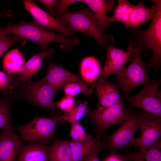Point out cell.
Listing matches in <instances>:
<instances>
[{"label":"cell","instance_id":"cell-1","mask_svg":"<svg viewBox=\"0 0 161 161\" xmlns=\"http://www.w3.org/2000/svg\"><path fill=\"white\" fill-rule=\"evenodd\" d=\"M156 6L154 18L145 30L133 29L130 32L128 47L139 48L143 50H151L153 56L151 60L144 64L146 67L157 69L161 62V0H152Z\"/></svg>","mask_w":161,"mask_h":161},{"label":"cell","instance_id":"cell-2","mask_svg":"<svg viewBox=\"0 0 161 161\" xmlns=\"http://www.w3.org/2000/svg\"><path fill=\"white\" fill-rule=\"evenodd\" d=\"M2 28L7 34H12L35 43L39 46L40 52L49 49V45L53 42L59 43L61 49L70 51L80 41L76 37L72 39L64 38L56 34L53 31L44 29L34 20L27 22L22 20L15 24L8 23Z\"/></svg>","mask_w":161,"mask_h":161},{"label":"cell","instance_id":"cell-3","mask_svg":"<svg viewBox=\"0 0 161 161\" xmlns=\"http://www.w3.org/2000/svg\"><path fill=\"white\" fill-rule=\"evenodd\" d=\"M56 18L68 25L74 32H80L90 36L103 49L106 50L114 44L113 37L104 32L88 8L65 12Z\"/></svg>","mask_w":161,"mask_h":161},{"label":"cell","instance_id":"cell-4","mask_svg":"<svg viewBox=\"0 0 161 161\" xmlns=\"http://www.w3.org/2000/svg\"><path fill=\"white\" fill-rule=\"evenodd\" d=\"M63 121V115L52 117L36 116L27 123L16 128V130L24 141L46 144L55 138L56 126Z\"/></svg>","mask_w":161,"mask_h":161},{"label":"cell","instance_id":"cell-5","mask_svg":"<svg viewBox=\"0 0 161 161\" xmlns=\"http://www.w3.org/2000/svg\"><path fill=\"white\" fill-rule=\"evenodd\" d=\"M129 109L128 115L116 131L109 135L106 134L102 135L101 142L102 148L112 152L123 147L134 146L135 134L140 128L139 112H135L131 107Z\"/></svg>","mask_w":161,"mask_h":161},{"label":"cell","instance_id":"cell-6","mask_svg":"<svg viewBox=\"0 0 161 161\" xmlns=\"http://www.w3.org/2000/svg\"><path fill=\"white\" fill-rule=\"evenodd\" d=\"M127 48L132 50L131 56L134 58L130 64L125 67L116 78L118 86L126 95L134 88L151 83L153 81L149 79L146 67L142 61L141 49L137 48L128 47Z\"/></svg>","mask_w":161,"mask_h":161},{"label":"cell","instance_id":"cell-7","mask_svg":"<svg viewBox=\"0 0 161 161\" xmlns=\"http://www.w3.org/2000/svg\"><path fill=\"white\" fill-rule=\"evenodd\" d=\"M129 113L123 100L106 109H98L89 111L85 116L93 123L96 137L101 138L107 129L115 124H120Z\"/></svg>","mask_w":161,"mask_h":161},{"label":"cell","instance_id":"cell-8","mask_svg":"<svg viewBox=\"0 0 161 161\" xmlns=\"http://www.w3.org/2000/svg\"><path fill=\"white\" fill-rule=\"evenodd\" d=\"M160 80H153L146 83L139 93L132 96H126L124 99L131 108L141 109L152 114L161 117V92L158 90Z\"/></svg>","mask_w":161,"mask_h":161},{"label":"cell","instance_id":"cell-9","mask_svg":"<svg viewBox=\"0 0 161 161\" xmlns=\"http://www.w3.org/2000/svg\"><path fill=\"white\" fill-rule=\"evenodd\" d=\"M22 2L25 9L42 29L55 31L64 38L75 35V32L66 24L46 12L33 1L24 0Z\"/></svg>","mask_w":161,"mask_h":161},{"label":"cell","instance_id":"cell-10","mask_svg":"<svg viewBox=\"0 0 161 161\" xmlns=\"http://www.w3.org/2000/svg\"><path fill=\"white\" fill-rule=\"evenodd\" d=\"M139 119L141 134L136 139L134 146H137L139 151H142L160 138L161 117L143 110L139 112Z\"/></svg>","mask_w":161,"mask_h":161},{"label":"cell","instance_id":"cell-11","mask_svg":"<svg viewBox=\"0 0 161 161\" xmlns=\"http://www.w3.org/2000/svg\"><path fill=\"white\" fill-rule=\"evenodd\" d=\"M24 87L26 99L32 104L44 109H54L55 103L53 97L57 91L48 83L41 80L37 82H27Z\"/></svg>","mask_w":161,"mask_h":161},{"label":"cell","instance_id":"cell-12","mask_svg":"<svg viewBox=\"0 0 161 161\" xmlns=\"http://www.w3.org/2000/svg\"><path fill=\"white\" fill-rule=\"evenodd\" d=\"M106 50V61L98 80H105L111 74L118 75L124 68L125 64L131 60L132 50L130 49L127 48V51H124L112 45L109 46Z\"/></svg>","mask_w":161,"mask_h":161},{"label":"cell","instance_id":"cell-13","mask_svg":"<svg viewBox=\"0 0 161 161\" xmlns=\"http://www.w3.org/2000/svg\"><path fill=\"white\" fill-rule=\"evenodd\" d=\"M22 141L13 129L0 134V161H16Z\"/></svg>","mask_w":161,"mask_h":161},{"label":"cell","instance_id":"cell-14","mask_svg":"<svg viewBox=\"0 0 161 161\" xmlns=\"http://www.w3.org/2000/svg\"><path fill=\"white\" fill-rule=\"evenodd\" d=\"M41 80L48 83L57 91L68 82L83 80L80 76L52 62L49 63L47 74Z\"/></svg>","mask_w":161,"mask_h":161},{"label":"cell","instance_id":"cell-15","mask_svg":"<svg viewBox=\"0 0 161 161\" xmlns=\"http://www.w3.org/2000/svg\"><path fill=\"white\" fill-rule=\"evenodd\" d=\"M96 90L98 99L97 109L109 108L122 100L118 87L114 83L105 80H97L92 86Z\"/></svg>","mask_w":161,"mask_h":161},{"label":"cell","instance_id":"cell-16","mask_svg":"<svg viewBox=\"0 0 161 161\" xmlns=\"http://www.w3.org/2000/svg\"><path fill=\"white\" fill-rule=\"evenodd\" d=\"M54 52V49L50 48L32 56L26 62L21 72L13 75L16 86L27 82L36 72L42 69L44 60L47 58H50Z\"/></svg>","mask_w":161,"mask_h":161},{"label":"cell","instance_id":"cell-17","mask_svg":"<svg viewBox=\"0 0 161 161\" xmlns=\"http://www.w3.org/2000/svg\"><path fill=\"white\" fill-rule=\"evenodd\" d=\"M156 10V6L153 5L150 8L145 5L143 1H140L135 6L129 17L125 29L130 28L134 29H140L143 24L152 20L154 17Z\"/></svg>","mask_w":161,"mask_h":161},{"label":"cell","instance_id":"cell-18","mask_svg":"<svg viewBox=\"0 0 161 161\" xmlns=\"http://www.w3.org/2000/svg\"><path fill=\"white\" fill-rule=\"evenodd\" d=\"M48 148L46 144L34 142L22 145L16 161H48Z\"/></svg>","mask_w":161,"mask_h":161},{"label":"cell","instance_id":"cell-19","mask_svg":"<svg viewBox=\"0 0 161 161\" xmlns=\"http://www.w3.org/2000/svg\"><path fill=\"white\" fill-rule=\"evenodd\" d=\"M85 3L89 8L92 10L93 14L99 24L103 30L109 26L107 22V12L113 11L114 7V1L113 0H84Z\"/></svg>","mask_w":161,"mask_h":161},{"label":"cell","instance_id":"cell-20","mask_svg":"<svg viewBox=\"0 0 161 161\" xmlns=\"http://www.w3.org/2000/svg\"><path fill=\"white\" fill-rule=\"evenodd\" d=\"M119 156L124 161H161V138L143 151Z\"/></svg>","mask_w":161,"mask_h":161},{"label":"cell","instance_id":"cell-21","mask_svg":"<svg viewBox=\"0 0 161 161\" xmlns=\"http://www.w3.org/2000/svg\"><path fill=\"white\" fill-rule=\"evenodd\" d=\"M26 63L25 59L20 51L17 49H14L4 56L2 66L5 72L13 75L21 72Z\"/></svg>","mask_w":161,"mask_h":161},{"label":"cell","instance_id":"cell-22","mask_svg":"<svg viewBox=\"0 0 161 161\" xmlns=\"http://www.w3.org/2000/svg\"><path fill=\"white\" fill-rule=\"evenodd\" d=\"M48 161H73L72 151L67 141L58 140L49 147Z\"/></svg>","mask_w":161,"mask_h":161},{"label":"cell","instance_id":"cell-23","mask_svg":"<svg viewBox=\"0 0 161 161\" xmlns=\"http://www.w3.org/2000/svg\"><path fill=\"white\" fill-rule=\"evenodd\" d=\"M101 65L99 61L93 56L84 58L80 65L81 77L86 82L92 83L99 76Z\"/></svg>","mask_w":161,"mask_h":161},{"label":"cell","instance_id":"cell-24","mask_svg":"<svg viewBox=\"0 0 161 161\" xmlns=\"http://www.w3.org/2000/svg\"><path fill=\"white\" fill-rule=\"evenodd\" d=\"M117 5L113 10L112 16L107 17V22L109 26L114 22H119L125 26L128 23L130 15L135 5L127 0H118Z\"/></svg>","mask_w":161,"mask_h":161},{"label":"cell","instance_id":"cell-25","mask_svg":"<svg viewBox=\"0 0 161 161\" xmlns=\"http://www.w3.org/2000/svg\"><path fill=\"white\" fill-rule=\"evenodd\" d=\"M71 148L73 161H86L95 142V139L86 142L72 140L68 141Z\"/></svg>","mask_w":161,"mask_h":161},{"label":"cell","instance_id":"cell-26","mask_svg":"<svg viewBox=\"0 0 161 161\" xmlns=\"http://www.w3.org/2000/svg\"><path fill=\"white\" fill-rule=\"evenodd\" d=\"M89 112L87 102H78L72 111L69 112H65L63 115L64 121L68 122L71 124L79 123Z\"/></svg>","mask_w":161,"mask_h":161},{"label":"cell","instance_id":"cell-27","mask_svg":"<svg viewBox=\"0 0 161 161\" xmlns=\"http://www.w3.org/2000/svg\"><path fill=\"white\" fill-rule=\"evenodd\" d=\"M26 39L13 35L12 37L7 36L0 27V58L10 47L16 45L18 47H23L26 43Z\"/></svg>","mask_w":161,"mask_h":161},{"label":"cell","instance_id":"cell-28","mask_svg":"<svg viewBox=\"0 0 161 161\" xmlns=\"http://www.w3.org/2000/svg\"><path fill=\"white\" fill-rule=\"evenodd\" d=\"M11 107L9 101L0 98V130L2 131L13 129L11 125Z\"/></svg>","mask_w":161,"mask_h":161},{"label":"cell","instance_id":"cell-29","mask_svg":"<svg viewBox=\"0 0 161 161\" xmlns=\"http://www.w3.org/2000/svg\"><path fill=\"white\" fill-rule=\"evenodd\" d=\"M62 88L65 95L74 97L80 93L87 96L93 92V89L87 87L83 81L68 82L65 83Z\"/></svg>","mask_w":161,"mask_h":161},{"label":"cell","instance_id":"cell-30","mask_svg":"<svg viewBox=\"0 0 161 161\" xmlns=\"http://www.w3.org/2000/svg\"><path fill=\"white\" fill-rule=\"evenodd\" d=\"M69 134L73 140L77 142H86L93 139L92 136L91 134H87L79 123L71 124Z\"/></svg>","mask_w":161,"mask_h":161},{"label":"cell","instance_id":"cell-31","mask_svg":"<svg viewBox=\"0 0 161 161\" xmlns=\"http://www.w3.org/2000/svg\"><path fill=\"white\" fill-rule=\"evenodd\" d=\"M16 86L13 75L0 71V93L3 95L11 93Z\"/></svg>","mask_w":161,"mask_h":161},{"label":"cell","instance_id":"cell-32","mask_svg":"<svg viewBox=\"0 0 161 161\" xmlns=\"http://www.w3.org/2000/svg\"><path fill=\"white\" fill-rule=\"evenodd\" d=\"M55 108L65 112H70L75 106L74 97L65 95L57 102L55 103Z\"/></svg>","mask_w":161,"mask_h":161},{"label":"cell","instance_id":"cell-33","mask_svg":"<svg viewBox=\"0 0 161 161\" xmlns=\"http://www.w3.org/2000/svg\"><path fill=\"white\" fill-rule=\"evenodd\" d=\"M81 0H59L55 9V13L56 17L65 13L69 6L72 3L76 2H82Z\"/></svg>","mask_w":161,"mask_h":161},{"label":"cell","instance_id":"cell-34","mask_svg":"<svg viewBox=\"0 0 161 161\" xmlns=\"http://www.w3.org/2000/svg\"><path fill=\"white\" fill-rule=\"evenodd\" d=\"M95 139V143L86 161H100L99 158L98 154L101 151L102 149L101 139L96 137Z\"/></svg>","mask_w":161,"mask_h":161},{"label":"cell","instance_id":"cell-35","mask_svg":"<svg viewBox=\"0 0 161 161\" xmlns=\"http://www.w3.org/2000/svg\"><path fill=\"white\" fill-rule=\"evenodd\" d=\"M38 1L43 5L47 10L48 13L55 17V9L59 0H38Z\"/></svg>","mask_w":161,"mask_h":161},{"label":"cell","instance_id":"cell-36","mask_svg":"<svg viewBox=\"0 0 161 161\" xmlns=\"http://www.w3.org/2000/svg\"><path fill=\"white\" fill-rule=\"evenodd\" d=\"M104 161H124L116 152H112Z\"/></svg>","mask_w":161,"mask_h":161},{"label":"cell","instance_id":"cell-37","mask_svg":"<svg viewBox=\"0 0 161 161\" xmlns=\"http://www.w3.org/2000/svg\"><path fill=\"white\" fill-rule=\"evenodd\" d=\"M13 14V13L12 11L4 9L0 12V18L4 17H11Z\"/></svg>","mask_w":161,"mask_h":161}]
</instances>
